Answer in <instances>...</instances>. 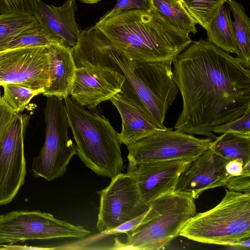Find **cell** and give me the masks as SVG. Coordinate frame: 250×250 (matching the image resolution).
I'll return each instance as SVG.
<instances>
[{
	"instance_id": "obj_13",
	"label": "cell",
	"mask_w": 250,
	"mask_h": 250,
	"mask_svg": "<svg viewBox=\"0 0 250 250\" xmlns=\"http://www.w3.org/2000/svg\"><path fill=\"white\" fill-rule=\"evenodd\" d=\"M30 117L16 113L0 147V205L11 202L24 184V138Z\"/></svg>"
},
{
	"instance_id": "obj_34",
	"label": "cell",
	"mask_w": 250,
	"mask_h": 250,
	"mask_svg": "<svg viewBox=\"0 0 250 250\" xmlns=\"http://www.w3.org/2000/svg\"><path fill=\"white\" fill-rule=\"evenodd\" d=\"M53 248H43L28 246L27 245H14V244L0 245V250H48Z\"/></svg>"
},
{
	"instance_id": "obj_5",
	"label": "cell",
	"mask_w": 250,
	"mask_h": 250,
	"mask_svg": "<svg viewBox=\"0 0 250 250\" xmlns=\"http://www.w3.org/2000/svg\"><path fill=\"white\" fill-rule=\"evenodd\" d=\"M111 63L125 77L124 83L162 129L166 114L179 92L171 69L172 61L137 62L110 49Z\"/></svg>"
},
{
	"instance_id": "obj_1",
	"label": "cell",
	"mask_w": 250,
	"mask_h": 250,
	"mask_svg": "<svg viewBox=\"0 0 250 250\" xmlns=\"http://www.w3.org/2000/svg\"><path fill=\"white\" fill-rule=\"evenodd\" d=\"M182 109L174 128L214 139L217 126L250 107V71L207 40L192 41L172 62Z\"/></svg>"
},
{
	"instance_id": "obj_18",
	"label": "cell",
	"mask_w": 250,
	"mask_h": 250,
	"mask_svg": "<svg viewBox=\"0 0 250 250\" xmlns=\"http://www.w3.org/2000/svg\"><path fill=\"white\" fill-rule=\"evenodd\" d=\"M49 83L42 94L63 99L70 94L77 65L72 47L64 43L48 45Z\"/></svg>"
},
{
	"instance_id": "obj_7",
	"label": "cell",
	"mask_w": 250,
	"mask_h": 250,
	"mask_svg": "<svg viewBox=\"0 0 250 250\" xmlns=\"http://www.w3.org/2000/svg\"><path fill=\"white\" fill-rule=\"evenodd\" d=\"M44 113L45 137L39 155L33 159L35 177L50 181L62 176L72 157L76 145L68 136V121L63 99L47 96Z\"/></svg>"
},
{
	"instance_id": "obj_8",
	"label": "cell",
	"mask_w": 250,
	"mask_h": 250,
	"mask_svg": "<svg viewBox=\"0 0 250 250\" xmlns=\"http://www.w3.org/2000/svg\"><path fill=\"white\" fill-rule=\"evenodd\" d=\"M214 139L198 138L172 128L159 129L127 146V172L145 162L175 160L192 161L209 149Z\"/></svg>"
},
{
	"instance_id": "obj_20",
	"label": "cell",
	"mask_w": 250,
	"mask_h": 250,
	"mask_svg": "<svg viewBox=\"0 0 250 250\" xmlns=\"http://www.w3.org/2000/svg\"><path fill=\"white\" fill-rule=\"evenodd\" d=\"M208 41L228 53L240 54L230 11L223 5L206 29Z\"/></svg>"
},
{
	"instance_id": "obj_24",
	"label": "cell",
	"mask_w": 250,
	"mask_h": 250,
	"mask_svg": "<svg viewBox=\"0 0 250 250\" xmlns=\"http://www.w3.org/2000/svg\"><path fill=\"white\" fill-rule=\"evenodd\" d=\"M61 43H64L62 39L48 34L39 25H37L22 31L7 43L1 51L21 47L47 46Z\"/></svg>"
},
{
	"instance_id": "obj_35",
	"label": "cell",
	"mask_w": 250,
	"mask_h": 250,
	"mask_svg": "<svg viewBox=\"0 0 250 250\" xmlns=\"http://www.w3.org/2000/svg\"><path fill=\"white\" fill-rule=\"evenodd\" d=\"M225 246L229 250H250V238Z\"/></svg>"
},
{
	"instance_id": "obj_6",
	"label": "cell",
	"mask_w": 250,
	"mask_h": 250,
	"mask_svg": "<svg viewBox=\"0 0 250 250\" xmlns=\"http://www.w3.org/2000/svg\"><path fill=\"white\" fill-rule=\"evenodd\" d=\"M226 193L213 208L196 213L179 236L200 243L225 246L250 238V194Z\"/></svg>"
},
{
	"instance_id": "obj_16",
	"label": "cell",
	"mask_w": 250,
	"mask_h": 250,
	"mask_svg": "<svg viewBox=\"0 0 250 250\" xmlns=\"http://www.w3.org/2000/svg\"><path fill=\"white\" fill-rule=\"evenodd\" d=\"M110 101L116 107L122 119V128L119 133L122 144L126 146L133 144L162 129L125 86Z\"/></svg>"
},
{
	"instance_id": "obj_4",
	"label": "cell",
	"mask_w": 250,
	"mask_h": 250,
	"mask_svg": "<svg viewBox=\"0 0 250 250\" xmlns=\"http://www.w3.org/2000/svg\"><path fill=\"white\" fill-rule=\"evenodd\" d=\"M195 199L189 194L173 191L149 206L139 225L126 233L122 243L115 239L112 250H158L179 236L187 222L196 214Z\"/></svg>"
},
{
	"instance_id": "obj_2",
	"label": "cell",
	"mask_w": 250,
	"mask_h": 250,
	"mask_svg": "<svg viewBox=\"0 0 250 250\" xmlns=\"http://www.w3.org/2000/svg\"><path fill=\"white\" fill-rule=\"evenodd\" d=\"M95 25L114 50L137 62L173 61L192 42L150 10L118 12Z\"/></svg>"
},
{
	"instance_id": "obj_22",
	"label": "cell",
	"mask_w": 250,
	"mask_h": 250,
	"mask_svg": "<svg viewBox=\"0 0 250 250\" xmlns=\"http://www.w3.org/2000/svg\"><path fill=\"white\" fill-rule=\"evenodd\" d=\"M229 10L232 13V26L240 51L235 58L244 67L250 66V21L243 6L236 0H227Z\"/></svg>"
},
{
	"instance_id": "obj_23",
	"label": "cell",
	"mask_w": 250,
	"mask_h": 250,
	"mask_svg": "<svg viewBox=\"0 0 250 250\" xmlns=\"http://www.w3.org/2000/svg\"><path fill=\"white\" fill-rule=\"evenodd\" d=\"M39 25L35 16L24 13L0 15V51L18 34L26 29Z\"/></svg>"
},
{
	"instance_id": "obj_31",
	"label": "cell",
	"mask_w": 250,
	"mask_h": 250,
	"mask_svg": "<svg viewBox=\"0 0 250 250\" xmlns=\"http://www.w3.org/2000/svg\"><path fill=\"white\" fill-rule=\"evenodd\" d=\"M149 10L148 0H117L114 7L107 12L99 21H102L111 15L122 11H128L132 9Z\"/></svg>"
},
{
	"instance_id": "obj_26",
	"label": "cell",
	"mask_w": 250,
	"mask_h": 250,
	"mask_svg": "<svg viewBox=\"0 0 250 250\" xmlns=\"http://www.w3.org/2000/svg\"><path fill=\"white\" fill-rule=\"evenodd\" d=\"M2 86L3 100L17 113L23 111L34 97L42 94L41 91L15 84H5Z\"/></svg>"
},
{
	"instance_id": "obj_33",
	"label": "cell",
	"mask_w": 250,
	"mask_h": 250,
	"mask_svg": "<svg viewBox=\"0 0 250 250\" xmlns=\"http://www.w3.org/2000/svg\"><path fill=\"white\" fill-rule=\"evenodd\" d=\"M244 165L240 159L229 160L225 166L226 171L230 177L240 175L243 172Z\"/></svg>"
},
{
	"instance_id": "obj_37",
	"label": "cell",
	"mask_w": 250,
	"mask_h": 250,
	"mask_svg": "<svg viewBox=\"0 0 250 250\" xmlns=\"http://www.w3.org/2000/svg\"></svg>"
},
{
	"instance_id": "obj_9",
	"label": "cell",
	"mask_w": 250,
	"mask_h": 250,
	"mask_svg": "<svg viewBox=\"0 0 250 250\" xmlns=\"http://www.w3.org/2000/svg\"><path fill=\"white\" fill-rule=\"evenodd\" d=\"M90 231L39 210H16L0 215V245L19 241L74 238L83 239Z\"/></svg>"
},
{
	"instance_id": "obj_36",
	"label": "cell",
	"mask_w": 250,
	"mask_h": 250,
	"mask_svg": "<svg viewBox=\"0 0 250 250\" xmlns=\"http://www.w3.org/2000/svg\"><path fill=\"white\" fill-rule=\"evenodd\" d=\"M81 1L83 3H89V4H94L97 3L102 0H77Z\"/></svg>"
},
{
	"instance_id": "obj_32",
	"label": "cell",
	"mask_w": 250,
	"mask_h": 250,
	"mask_svg": "<svg viewBox=\"0 0 250 250\" xmlns=\"http://www.w3.org/2000/svg\"><path fill=\"white\" fill-rule=\"evenodd\" d=\"M16 113L0 96V147Z\"/></svg>"
},
{
	"instance_id": "obj_29",
	"label": "cell",
	"mask_w": 250,
	"mask_h": 250,
	"mask_svg": "<svg viewBox=\"0 0 250 250\" xmlns=\"http://www.w3.org/2000/svg\"><path fill=\"white\" fill-rule=\"evenodd\" d=\"M250 161L245 164L240 175L231 177L225 187L231 191L250 194Z\"/></svg>"
},
{
	"instance_id": "obj_21",
	"label": "cell",
	"mask_w": 250,
	"mask_h": 250,
	"mask_svg": "<svg viewBox=\"0 0 250 250\" xmlns=\"http://www.w3.org/2000/svg\"><path fill=\"white\" fill-rule=\"evenodd\" d=\"M219 156L231 160L250 161V134L225 132L215 138L209 148Z\"/></svg>"
},
{
	"instance_id": "obj_17",
	"label": "cell",
	"mask_w": 250,
	"mask_h": 250,
	"mask_svg": "<svg viewBox=\"0 0 250 250\" xmlns=\"http://www.w3.org/2000/svg\"><path fill=\"white\" fill-rule=\"evenodd\" d=\"M76 10L74 0H67L60 6L48 5L40 0L34 16L42 30L60 38L73 48L77 44L81 32L75 18Z\"/></svg>"
},
{
	"instance_id": "obj_25",
	"label": "cell",
	"mask_w": 250,
	"mask_h": 250,
	"mask_svg": "<svg viewBox=\"0 0 250 250\" xmlns=\"http://www.w3.org/2000/svg\"><path fill=\"white\" fill-rule=\"evenodd\" d=\"M190 16L206 29L227 0H181Z\"/></svg>"
},
{
	"instance_id": "obj_30",
	"label": "cell",
	"mask_w": 250,
	"mask_h": 250,
	"mask_svg": "<svg viewBox=\"0 0 250 250\" xmlns=\"http://www.w3.org/2000/svg\"><path fill=\"white\" fill-rule=\"evenodd\" d=\"M146 212L142 215L126 222L118 227L100 232V233L96 235L90 237L89 239L84 240V244L92 243L98 240H100L102 238L111 235H117L121 233H126L135 229L140 223Z\"/></svg>"
},
{
	"instance_id": "obj_3",
	"label": "cell",
	"mask_w": 250,
	"mask_h": 250,
	"mask_svg": "<svg viewBox=\"0 0 250 250\" xmlns=\"http://www.w3.org/2000/svg\"><path fill=\"white\" fill-rule=\"evenodd\" d=\"M64 101L77 154L94 173L112 179L125 167L119 133L104 115L88 110L69 96Z\"/></svg>"
},
{
	"instance_id": "obj_14",
	"label": "cell",
	"mask_w": 250,
	"mask_h": 250,
	"mask_svg": "<svg viewBox=\"0 0 250 250\" xmlns=\"http://www.w3.org/2000/svg\"><path fill=\"white\" fill-rule=\"evenodd\" d=\"M191 161L175 160L140 163L127 173L134 179L140 197L148 206L174 191L178 179Z\"/></svg>"
},
{
	"instance_id": "obj_11",
	"label": "cell",
	"mask_w": 250,
	"mask_h": 250,
	"mask_svg": "<svg viewBox=\"0 0 250 250\" xmlns=\"http://www.w3.org/2000/svg\"><path fill=\"white\" fill-rule=\"evenodd\" d=\"M49 83L48 45L0 51V86L15 84L42 94Z\"/></svg>"
},
{
	"instance_id": "obj_12",
	"label": "cell",
	"mask_w": 250,
	"mask_h": 250,
	"mask_svg": "<svg viewBox=\"0 0 250 250\" xmlns=\"http://www.w3.org/2000/svg\"><path fill=\"white\" fill-rule=\"evenodd\" d=\"M75 62L77 68L70 95L82 106L95 110L101 103L110 101L122 91L125 77L116 67L84 60Z\"/></svg>"
},
{
	"instance_id": "obj_10",
	"label": "cell",
	"mask_w": 250,
	"mask_h": 250,
	"mask_svg": "<svg viewBox=\"0 0 250 250\" xmlns=\"http://www.w3.org/2000/svg\"><path fill=\"white\" fill-rule=\"evenodd\" d=\"M100 200L96 228L100 231L118 227L147 211L133 178L121 172L109 185L97 192Z\"/></svg>"
},
{
	"instance_id": "obj_15",
	"label": "cell",
	"mask_w": 250,
	"mask_h": 250,
	"mask_svg": "<svg viewBox=\"0 0 250 250\" xmlns=\"http://www.w3.org/2000/svg\"><path fill=\"white\" fill-rule=\"evenodd\" d=\"M229 161L208 149L190 162L179 177L174 191L196 199L207 189L225 187L230 177L225 169Z\"/></svg>"
},
{
	"instance_id": "obj_27",
	"label": "cell",
	"mask_w": 250,
	"mask_h": 250,
	"mask_svg": "<svg viewBox=\"0 0 250 250\" xmlns=\"http://www.w3.org/2000/svg\"><path fill=\"white\" fill-rule=\"evenodd\" d=\"M250 107L241 116L236 119L217 126L212 132L214 133L232 132L250 134Z\"/></svg>"
},
{
	"instance_id": "obj_28",
	"label": "cell",
	"mask_w": 250,
	"mask_h": 250,
	"mask_svg": "<svg viewBox=\"0 0 250 250\" xmlns=\"http://www.w3.org/2000/svg\"><path fill=\"white\" fill-rule=\"evenodd\" d=\"M40 0H0V15L24 13L35 15Z\"/></svg>"
},
{
	"instance_id": "obj_19",
	"label": "cell",
	"mask_w": 250,
	"mask_h": 250,
	"mask_svg": "<svg viewBox=\"0 0 250 250\" xmlns=\"http://www.w3.org/2000/svg\"><path fill=\"white\" fill-rule=\"evenodd\" d=\"M149 9L164 22L177 31L189 37L197 33L196 21L190 16L181 0H148Z\"/></svg>"
}]
</instances>
